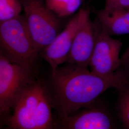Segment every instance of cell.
I'll return each instance as SVG.
<instances>
[{
  "instance_id": "9a60e30c",
  "label": "cell",
  "mask_w": 129,
  "mask_h": 129,
  "mask_svg": "<svg viewBox=\"0 0 129 129\" xmlns=\"http://www.w3.org/2000/svg\"><path fill=\"white\" fill-rule=\"evenodd\" d=\"M128 58H129V45L128 46V47L126 48L124 53L123 54V55L121 57V59L122 62L123 61L126 60V59H127Z\"/></svg>"
},
{
  "instance_id": "5bb4252c",
  "label": "cell",
  "mask_w": 129,
  "mask_h": 129,
  "mask_svg": "<svg viewBox=\"0 0 129 129\" xmlns=\"http://www.w3.org/2000/svg\"><path fill=\"white\" fill-rule=\"evenodd\" d=\"M104 8L124 9L129 8V0H105Z\"/></svg>"
},
{
  "instance_id": "277c9868",
  "label": "cell",
  "mask_w": 129,
  "mask_h": 129,
  "mask_svg": "<svg viewBox=\"0 0 129 129\" xmlns=\"http://www.w3.org/2000/svg\"><path fill=\"white\" fill-rule=\"evenodd\" d=\"M21 1L28 30L41 53L59 33L60 18L47 7L44 0Z\"/></svg>"
},
{
  "instance_id": "3957f363",
  "label": "cell",
  "mask_w": 129,
  "mask_h": 129,
  "mask_svg": "<svg viewBox=\"0 0 129 129\" xmlns=\"http://www.w3.org/2000/svg\"><path fill=\"white\" fill-rule=\"evenodd\" d=\"M0 52L33 74L38 71L39 55L23 15L0 23Z\"/></svg>"
},
{
  "instance_id": "8992f818",
  "label": "cell",
  "mask_w": 129,
  "mask_h": 129,
  "mask_svg": "<svg viewBox=\"0 0 129 129\" xmlns=\"http://www.w3.org/2000/svg\"><path fill=\"white\" fill-rule=\"evenodd\" d=\"M94 48L89 67L92 73L103 78L113 77L122 63V43L113 38L97 23Z\"/></svg>"
},
{
  "instance_id": "9c48e42d",
  "label": "cell",
  "mask_w": 129,
  "mask_h": 129,
  "mask_svg": "<svg viewBox=\"0 0 129 129\" xmlns=\"http://www.w3.org/2000/svg\"><path fill=\"white\" fill-rule=\"evenodd\" d=\"M55 128L63 129H110L113 128L111 117L105 111L93 106L58 119Z\"/></svg>"
},
{
  "instance_id": "7c38bea8",
  "label": "cell",
  "mask_w": 129,
  "mask_h": 129,
  "mask_svg": "<svg viewBox=\"0 0 129 129\" xmlns=\"http://www.w3.org/2000/svg\"><path fill=\"white\" fill-rule=\"evenodd\" d=\"M118 115L123 127L129 129V82L118 89Z\"/></svg>"
},
{
  "instance_id": "7a4b0ae2",
  "label": "cell",
  "mask_w": 129,
  "mask_h": 129,
  "mask_svg": "<svg viewBox=\"0 0 129 129\" xmlns=\"http://www.w3.org/2000/svg\"><path fill=\"white\" fill-rule=\"evenodd\" d=\"M52 108L47 85L37 79L19 97L6 124L10 129H53Z\"/></svg>"
},
{
  "instance_id": "6da1fadb",
  "label": "cell",
  "mask_w": 129,
  "mask_h": 129,
  "mask_svg": "<svg viewBox=\"0 0 129 129\" xmlns=\"http://www.w3.org/2000/svg\"><path fill=\"white\" fill-rule=\"evenodd\" d=\"M128 82L129 77L122 71H118L110 78H103L88 68L66 63L51 72L47 87L53 108L58 119H62L94 106L96 100L107 89H119Z\"/></svg>"
},
{
  "instance_id": "5b68a950",
  "label": "cell",
  "mask_w": 129,
  "mask_h": 129,
  "mask_svg": "<svg viewBox=\"0 0 129 129\" xmlns=\"http://www.w3.org/2000/svg\"><path fill=\"white\" fill-rule=\"evenodd\" d=\"M22 66L0 52V113L7 117L23 91L37 79Z\"/></svg>"
},
{
  "instance_id": "30bf717a",
  "label": "cell",
  "mask_w": 129,
  "mask_h": 129,
  "mask_svg": "<svg viewBox=\"0 0 129 129\" xmlns=\"http://www.w3.org/2000/svg\"><path fill=\"white\" fill-rule=\"evenodd\" d=\"M98 23L111 36L129 34V8L106 9L97 12Z\"/></svg>"
},
{
  "instance_id": "52a82bcc",
  "label": "cell",
  "mask_w": 129,
  "mask_h": 129,
  "mask_svg": "<svg viewBox=\"0 0 129 129\" xmlns=\"http://www.w3.org/2000/svg\"><path fill=\"white\" fill-rule=\"evenodd\" d=\"M88 10L81 9L69 21L55 40L40 53L42 57L49 64L51 72L65 63L78 27Z\"/></svg>"
},
{
  "instance_id": "4fadbf2b",
  "label": "cell",
  "mask_w": 129,
  "mask_h": 129,
  "mask_svg": "<svg viewBox=\"0 0 129 129\" xmlns=\"http://www.w3.org/2000/svg\"><path fill=\"white\" fill-rule=\"evenodd\" d=\"M22 10L21 0H0V23L18 16Z\"/></svg>"
},
{
  "instance_id": "2e32d148",
  "label": "cell",
  "mask_w": 129,
  "mask_h": 129,
  "mask_svg": "<svg viewBox=\"0 0 129 129\" xmlns=\"http://www.w3.org/2000/svg\"><path fill=\"white\" fill-rule=\"evenodd\" d=\"M122 63L125 64L129 69V58L126 59V60H124L122 62Z\"/></svg>"
},
{
  "instance_id": "8fae6325",
  "label": "cell",
  "mask_w": 129,
  "mask_h": 129,
  "mask_svg": "<svg viewBox=\"0 0 129 129\" xmlns=\"http://www.w3.org/2000/svg\"><path fill=\"white\" fill-rule=\"evenodd\" d=\"M47 7L59 18L73 14L78 11L82 0H44Z\"/></svg>"
},
{
  "instance_id": "ba28073f",
  "label": "cell",
  "mask_w": 129,
  "mask_h": 129,
  "mask_svg": "<svg viewBox=\"0 0 129 129\" xmlns=\"http://www.w3.org/2000/svg\"><path fill=\"white\" fill-rule=\"evenodd\" d=\"M96 36V25L91 21L88 10L76 33L65 63L88 68L95 46Z\"/></svg>"
}]
</instances>
